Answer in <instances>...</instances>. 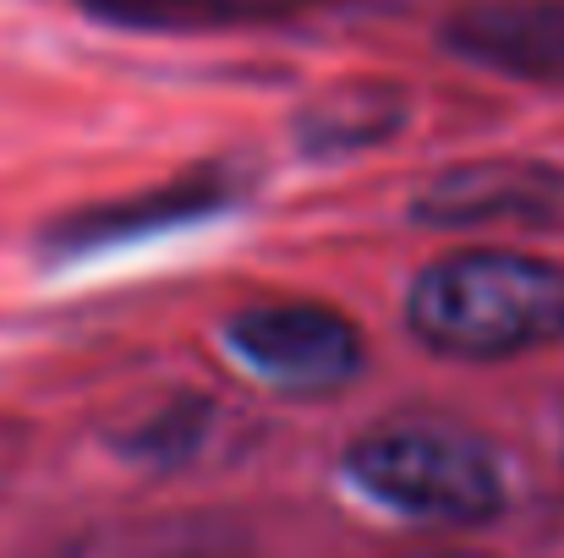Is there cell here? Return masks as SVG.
Instances as JSON below:
<instances>
[{"label":"cell","mask_w":564,"mask_h":558,"mask_svg":"<svg viewBox=\"0 0 564 558\" xmlns=\"http://www.w3.org/2000/svg\"><path fill=\"white\" fill-rule=\"evenodd\" d=\"M405 329L449 362H510L564 340V269L521 252H449L411 280Z\"/></svg>","instance_id":"obj_1"},{"label":"cell","mask_w":564,"mask_h":558,"mask_svg":"<svg viewBox=\"0 0 564 558\" xmlns=\"http://www.w3.org/2000/svg\"><path fill=\"white\" fill-rule=\"evenodd\" d=\"M346 477L383 510L427 526H488L505 515L510 488L499 460L460 433L383 427L346 449Z\"/></svg>","instance_id":"obj_2"},{"label":"cell","mask_w":564,"mask_h":558,"mask_svg":"<svg viewBox=\"0 0 564 558\" xmlns=\"http://www.w3.org/2000/svg\"><path fill=\"white\" fill-rule=\"evenodd\" d=\"M230 357L291 394H335L362 372V335L318 302H269L225 324Z\"/></svg>","instance_id":"obj_3"},{"label":"cell","mask_w":564,"mask_h":558,"mask_svg":"<svg viewBox=\"0 0 564 558\" xmlns=\"http://www.w3.org/2000/svg\"><path fill=\"white\" fill-rule=\"evenodd\" d=\"M564 214V171L532 160H477L438 171L411 197L416 225L471 230V225H554Z\"/></svg>","instance_id":"obj_4"},{"label":"cell","mask_w":564,"mask_h":558,"mask_svg":"<svg viewBox=\"0 0 564 558\" xmlns=\"http://www.w3.org/2000/svg\"><path fill=\"white\" fill-rule=\"evenodd\" d=\"M444 50L516 83L564 88V0H482L444 22Z\"/></svg>","instance_id":"obj_5"},{"label":"cell","mask_w":564,"mask_h":558,"mask_svg":"<svg viewBox=\"0 0 564 558\" xmlns=\"http://www.w3.org/2000/svg\"><path fill=\"white\" fill-rule=\"evenodd\" d=\"M230 203V186L219 182L214 171L176 182L165 192H149V197H132V203H105L94 214H77L55 230V241L66 252H94V247H110V241H132V236H154V230H171V225H187L203 214H219Z\"/></svg>","instance_id":"obj_6"},{"label":"cell","mask_w":564,"mask_h":558,"mask_svg":"<svg viewBox=\"0 0 564 558\" xmlns=\"http://www.w3.org/2000/svg\"><path fill=\"white\" fill-rule=\"evenodd\" d=\"M400 121H405V94L394 83H340L296 116V138L307 154H357L394 138Z\"/></svg>","instance_id":"obj_7"},{"label":"cell","mask_w":564,"mask_h":558,"mask_svg":"<svg viewBox=\"0 0 564 558\" xmlns=\"http://www.w3.org/2000/svg\"><path fill=\"white\" fill-rule=\"evenodd\" d=\"M88 17H105L116 28H149V33H187L208 28L203 0H83Z\"/></svg>","instance_id":"obj_8"},{"label":"cell","mask_w":564,"mask_h":558,"mask_svg":"<svg viewBox=\"0 0 564 558\" xmlns=\"http://www.w3.org/2000/svg\"><path fill=\"white\" fill-rule=\"evenodd\" d=\"M208 28H258V22H291L324 0H203Z\"/></svg>","instance_id":"obj_9"},{"label":"cell","mask_w":564,"mask_h":558,"mask_svg":"<svg viewBox=\"0 0 564 558\" xmlns=\"http://www.w3.org/2000/svg\"><path fill=\"white\" fill-rule=\"evenodd\" d=\"M405 558H488V554H460V548H438V554H405Z\"/></svg>","instance_id":"obj_10"}]
</instances>
